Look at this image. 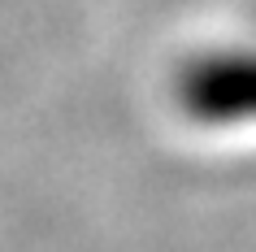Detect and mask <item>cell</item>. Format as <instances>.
<instances>
[{"mask_svg": "<svg viewBox=\"0 0 256 252\" xmlns=\"http://www.w3.org/2000/svg\"><path fill=\"white\" fill-rule=\"evenodd\" d=\"M178 105L196 122H256V53H208L178 74Z\"/></svg>", "mask_w": 256, "mask_h": 252, "instance_id": "cell-1", "label": "cell"}]
</instances>
